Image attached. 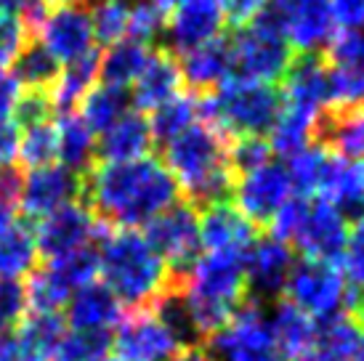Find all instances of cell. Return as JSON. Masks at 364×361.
Listing matches in <instances>:
<instances>
[{
    "label": "cell",
    "mask_w": 364,
    "mask_h": 361,
    "mask_svg": "<svg viewBox=\"0 0 364 361\" xmlns=\"http://www.w3.org/2000/svg\"><path fill=\"white\" fill-rule=\"evenodd\" d=\"M19 160L27 165V171L56 160V128L48 117L19 125Z\"/></svg>",
    "instance_id": "8d00e7d4"
},
{
    "label": "cell",
    "mask_w": 364,
    "mask_h": 361,
    "mask_svg": "<svg viewBox=\"0 0 364 361\" xmlns=\"http://www.w3.org/2000/svg\"><path fill=\"white\" fill-rule=\"evenodd\" d=\"M181 70L178 61L165 50H154L149 64L144 67L139 80L133 82V104L136 109L152 114L157 107L168 104L181 93Z\"/></svg>",
    "instance_id": "cb8c5ba5"
},
{
    "label": "cell",
    "mask_w": 364,
    "mask_h": 361,
    "mask_svg": "<svg viewBox=\"0 0 364 361\" xmlns=\"http://www.w3.org/2000/svg\"><path fill=\"white\" fill-rule=\"evenodd\" d=\"M93 361H120L117 356H109V353H104V356H99V359H93Z\"/></svg>",
    "instance_id": "6f0895ef"
},
{
    "label": "cell",
    "mask_w": 364,
    "mask_h": 361,
    "mask_svg": "<svg viewBox=\"0 0 364 361\" xmlns=\"http://www.w3.org/2000/svg\"><path fill=\"white\" fill-rule=\"evenodd\" d=\"M322 120L324 117H319V114L279 104L277 120L269 131V146L282 157H293L298 151H304L306 146H311L314 136L322 128Z\"/></svg>",
    "instance_id": "4316f807"
},
{
    "label": "cell",
    "mask_w": 364,
    "mask_h": 361,
    "mask_svg": "<svg viewBox=\"0 0 364 361\" xmlns=\"http://www.w3.org/2000/svg\"><path fill=\"white\" fill-rule=\"evenodd\" d=\"M77 107H80L77 117L99 136V133H104L109 128L112 122L120 120L122 114L128 112V96H125V90L112 88V85H104L102 82V85H93L82 96V101Z\"/></svg>",
    "instance_id": "836d02e7"
},
{
    "label": "cell",
    "mask_w": 364,
    "mask_h": 361,
    "mask_svg": "<svg viewBox=\"0 0 364 361\" xmlns=\"http://www.w3.org/2000/svg\"><path fill=\"white\" fill-rule=\"evenodd\" d=\"M56 128V160L70 171L80 173L96 154V133L77 117V112H59Z\"/></svg>",
    "instance_id": "83f0119b"
},
{
    "label": "cell",
    "mask_w": 364,
    "mask_h": 361,
    "mask_svg": "<svg viewBox=\"0 0 364 361\" xmlns=\"http://www.w3.org/2000/svg\"><path fill=\"white\" fill-rule=\"evenodd\" d=\"M284 88L279 93L282 104L295 107V109L311 112L324 117L333 107L330 101V67L316 56H304L290 64V70L284 72Z\"/></svg>",
    "instance_id": "ffe728a7"
},
{
    "label": "cell",
    "mask_w": 364,
    "mask_h": 361,
    "mask_svg": "<svg viewBox=\"0 0 364 361\" xmlns=\"http://www.w3.org/2000/svg\"><path fill=\"white\" fill-rule=\"evenodd\" d=\"M32 234H35L38 255H46L48 261H53L61 255L93 247V239L102 237V226L91 208L72 202V205H64L61 210L46 215L38 223V231Z\"/></svg>",
    "instance_id": "9a60e30c"
},
{
    "label": "cell",
    "mask_w": 364,
    "mask_h": 361,
    "mask_svg": "<svg viewBox=\"0 0 364 361\" xmlns=\"http://www.w3.org/2000/svg\"><path fill=\"white\" fill-rule=\"evenodd\" d=\"M229 56H232V77L263 82V85L282 80L284 72L293 64V48L266 14L250 27L240 30V35L229 43Z\"/></svg>",
    "instance_id": "8992f818"
},
{
    "label": "cell",
    "mask_w": 364,
    "mask_h": 361,
    "mask_svg": "<svg viewBox=\"0 0 364 361\" xmlns=\"http://www.w3.org/2000/svg\"><path fill=\"white\" fill-rule=\"evenodd\" d=\"M165 9L160 0H141L131 6V21H128V38L133 41L149 43L165 30Z\"/></svg>",
    "instance_id": "7bdbcfd3"
},
{
    "label": "cell",
    "mask_w": 364,
    "mask_h": 361,
    "mask_svg": "<svg viewBox=\"0 0 364 361\" xmlns=\"http://www.w3.org/2000/svg\"><path fill=\"white\" fill-rule=\"evenodd\" d=\"M80 176L64 165H43L32 168L27 176H21L19 183V210L30 218L43 221L46 215L61 210L64 205H72L80 194Z\"/></svg>",
    "instance_id": "2e32d148"
},
{
    "label": "cell",
    "mask_w": 364,
    "mask_h": 361,
    "mask_svg": "<svg viewBox=\"0 0 364 361\" xmlns=\"http://www.w3.org/2000/svg\"><path fill=\"white\" fill-rule=\"evenodd\" d=\"M152 53L154 48H149V43L125 38V41L109 45L107 53L99 59V77L104 85H112V88H131L133 82L139 80L144 67L149 64Z\"/></svg>",
    "instance_id": "484cf974"
},
{
    "label": "cell",
    "mask_w": 364,
    "mask_h": 361,
    "mask_svg": "<svg viewBox=\"0 0 364 361\" xmlns=\"http://www.w3.org/2000/svg\"><path fill=\"white\" fill-rule=\"evenodd\" d=\"M178 191L194 205H215L232 194L237 173L232 168L229 146L215 128L194 122L181 136L165 141V162Z\"/></svg>",
    "instance_id": "3957f363"
},
{
    "label": "cell",
    "mask_w": 364,
    "mask_h": 361,
    "mask_svg": "<svg viewBox=\"0 0 364 361\" xmlns=\"http://www.w3.org/2000/svg\"><path fill=\"white\" fill-rule=\"evenodd\" d=\"M160 3H162V9H165V11H171V9H176V6L186 3V0H160Z\"/></svg>",
    "instance_id": "9f6ffc18"
},
{
    "label": "cell",
    "mask_w": 364,
    "mask_h": 361,
    "mask_svg": "<svg viewBox=\"0 0 364 361\" xmlns=\"http://www.w3.org/2000/svg\"><path fill=\"white\" fill-rule=\"evenodd\" d=\"M223 16L215 0H186L171 9L165 21V35L176 53H186L215 41L221 35Z\"/></svg>",
    "instance_id": "d6986e66"
},
{
    "label": "cell",
    "mask_w": 364,
    "mask_h": 361,
    "mask_svg": "<svg viewBox=\"0 0 364 361\" xmlns=\"http://www.w3.org/2000/svg\"><path fill=\"white\" fill-rule=\"evenodd\" d=\"M287 303L298 311L311 316L314 321H324L341 316L346 306H354V295L348 281L341 274L338 263L327 261H295L287 284H284Z\"/></svg>",
    "instance_id": "52a82bcc"
},
{
    "label": "cell",
    "mask_w": 364,
    "mask_h": 361,
    "mask_svg": "<svg viewBox=\"0 0 364 361\" xmlns=\"http://www.w3.org/2000/svg\"><path fill=\"white\" fill-rule=\"evenodd\" d=\"M200 117V101L194 96L178 93L176 99H171L168 104H162L152 112L149 125H152L154 139L171 141L176 136H181L183 131H189Z\"/></svg>",
    "instance_id": "d590c367"
},
{
    "label": "cell",
    "mask_w": 364,
    "mask_h": 361,
    "mask_svg": "<svg viewBox=\"0 0 364 361\" xmlns=\"http://www.w3.org/2000/svg\"><path fill=\"white\" fill-rule=\"evenodd\" d=\"M67 308V324L77 332H104L109 335L112 327L122 321V306L104 284H88L70 298Z\"/></svg>",
    "instance_id": "7402d4cb"
},
{
    "label": "cell",
    "mask_w": 364,
    "mask_h": 361,
    "mask_svg": "<svg viewBox=\"0 0 364 361\" xmlns=\"http://www.w3.org/2000/svg\"><path fill=\"white\" fill-rule=\"evenodd\" d=\"M181 80H186L194 90H213L232 77V56L229 43L215 38L200 48L181 53Z\"/></svg>",
    "instance_id": "d4e9b609"
},
{
    "label": "cell",
    "mask_w": 364,
    "mask_h": 361,
    "mask_svg": "<svg viewBox=\"0 0 364 361\" xmlns=\"http://www.w3.org/2000/svg\"><path fill=\"white\" fill-rule=\"evenodd\" d=\"M88 14H91L93 38L104 43L107 48L128 38L131 6L125 0H96Z\"/></svg>",
    "instance_id": "74e56055"
},
{
    "label": "cell",
    "mask_w": 364,
    "mask_h": 361,
    "mask_svg": "<svg viewBox=\"0 0 364 361\" xmlns=\"http://www.w3.org/2000/svg\"><path fill=\"white\" fill-rule=\"evenodd\" d=\"M346 239H348V215L333 208L330 202L306 200L290 244L298 247L309 261L338 263Z\"/></svg>",
    "instance_id": "7c38bea8"
},
{
    "label": "cell",
    "mask_w": 364,
    "mask_h": 361,
    "mask_svg": "<svg viewBox=\"0 0 364 361\" xmlns=\"http://www.w3.org/2000/svg\"><path fill=\"white\" fill-rule=\"evenodd\" d=\"M168 269L186 271L200 255V215L192 205H173L146 223L144 234Z\"/></svg>",
    "instance_id": "5bb4252c"
},
{
    "label": "cell",
    "mask_w": 364,
    "mask_h": 361,
    "mask_svg": "<svg viewBox=\"0 0 364 361\" xmlns=\"http://www.w3.org/2000/svg\"><path fill=\"white\" fill-rule=\"evenodd\" d=\"M48 3H70V0H48Z\"/></svg>",
    "instance_id": "94428289"
},
{
    "label": "cell",
    "mask_w": 364,
    "mask_h": 361,
    "mask_svg": "<svg viewBox=\"0 0 364 361\" xmlns=\"http://www.w3.org/2000/svg\"><path fill=\"white\" fill-rule=\"evenodd\" d=\"M364 343V330L351 316H333L316 321L311 343L298 361H354L359 345Z\"/></svg>",
    "instance_id": "603a6c76"
},
{
    "label": "cell",
    "mask_w": 364,
    "mask_h": 361,
    "mask_svg": "<svg viewBox=\"0 0 364 361\" xmlns=\"http://www.w3.org/2000/svg\"><path fill=\"white\" fill-rule=\"evenodd\" d=\"M181 348L186 343L154 308H139L117 324L114 356L120 361H171Z\"/></svg>",
    "instance_id": "8fae6325"
},
{
    "label": "cell",
    "mask_w": 364,
    "mask_h": 361,
    "mask_svg": "<svg viewBox=\"0 0 364 361\" xmlns=\"http://www.w3.org/2000/svg\"><path fill=\"white\" fill-rule=\"evenodd\" d=\"M19 160V122H0V171H9Z\"/></svg>",
    "instance_id": "f5cc1de1"
},
{
    "label": "cell",
    "mask_w": 364,
    "mask_h": 361,
    "mask_svg": "<svg viewBox=\"0 0 364 361\" xmlns=\"http://www.w3.org/2000/svg\"><path fill=\"white\" fill-rule=\"evenodd\" d=\"M330 101H333V109L364 107V67L330 70Z\"/></svg>",
    "instance_id": "b9f144b4"
},
{
    "label": "cell",
    "mask_w": 364,
    "mask_h": 361,
    "mask_svg": "<svg viewBox=\"0 0 364 361\" xmlns=\"http://www.w3.org/2000/svg\"><path fill=\"white\" fill-rule=\"evenodd\" d=\"M154 133L141 112H125L96 139V151L104 162H131L149 154Z\"/></svg>",
    "instance_id": "44dd1931"
},
{
    "label": "cell",
    "mask_w": 364,
    "mask_h": 361,
    "mask_svg": "<svg viewBox=\"0 0 364 361\" xmlns=\"http://www.w3.org/2000/svg\"><path fill=\"white\" fill-rule=\"evenodd\" d=\"M327 149L348 162H364V107L333 109L324 114L322 128Z\"/></svg>",
    "instance_id": "f1b7e54d"
},
{
    "label": "cell",
    "mask_w": 364,
    "mask_h": 361,
    "mask_svg": "<svg viewBox=\"0 0 364 361\" xmlns=\"http://www.w3.org/2000/svg\"><path fill=\"white\" fill-rule=\"evenodd\" d=\"M330 14L343 32L364 30V0H330Z\"/></svg>",
    "instance_id": "f907efd6"
},
{
    "label": "cell",
    "mask_w": 364,
    "mask_h": 361,
    "mask_svg": "<svg viewBox=\"0 0 364 361\" xmlns=\"http://www.w3.org/2000/svg\"><path fill=\"white\" fill-rule=\"evenodd\" d=\"M335 67H364V30L341 32L330 43Z\"/></svg>",
    "instance_id": "c3c4849f"
},
{
    "label": "cell",
    "mask_w": 364,
    "mask_h": 361,
    "mask_svg": "<svg viewBox=\"0 0 364 361\" xmlns=\"http://www.w3.org/2000/svg\"><path fill=\"white\" fill-rule=\"evenodd\" d=\"M215 3L221 9L223 21H229L232 27H240V30L261 19L269 6V0H215Z\"/></svg>",
    "instance_id": "7dc6e473"
},
{
    "label": "cell",
    "mask_w": 364,
    "mask_h": 361,
    "mask_svg": "<svg viewBox=\"0 0 364 361\" xmlns=\"http://www.w3.org/2000/svg\"><path fill=\"white\" fill-rule=\"evenodd\" d=\"M48 9H51L48 0H0V11L3 14L16 16L24 27H32V30H38V24L46 19Z\"/></svg>",
    "instance_id": "681fc988"
},
{
    "label": "cell",
    "mask_w": 364,
    "mask_h": 361,
    "mask_svg": "<svg viewBox=\"0 0 364 361\" xmlns=\"http://www.w3.org/2000/svg\"><path fill=\"white\" fill-rule=\"evenodd\" d=\"M41 32V45L56 64H75L93 53V24L91 14L80 0L70 3H56L48 9L46 19L38 24Z\"/></svg>",
    "instance_id": "30bf717a"
},
{
    "label": "cell",
    "mask_w": 364,
    "mask_h": 361,
    "mask_svg": "<svg viewBox=\"0 0 364 361\" xmlns=\"http://www.w3.org/2000/svg\"><path fill=\"white\" fill-rule=\"evenodd\" d=\"M16 80L21 82L24 90H46L51 88L56 75H59V64L41 48V45H27L19 53V59L14 64L11 72Z\"/></svg>",
    "instance_id": "f35d334b"
},
{
    "label": "cell",
    "mask_w": 364,
    "mask_h": 361,
    "mask_svg": "<svg viewBox=\"0 0 364 361\" xmlns=\"http://www.w3.org/2000/svg\"><path fill=\"white\" fill-rule=\"evenodd\" d=\"M354 361H364V343H362V345H359V351H356Z\"/></svg>",
    "instance_id": "680465c9"
},
{
    "label": "cell",
    "mask_w": 364,
    "mask_h": 361,
    "mask_svg": "<svg viewBox=\"0 0 364 361\" xmlns=\"http://www.w3.org/2000/svg\"><path fill=\"white\" fill-rule=\"evenodd\" d=\"M67 332V324L59 313H32L27 311L24 319L16 324V340L30 361H53L59 340Z\"/></svg>",
    "instance_id": "f546056e"
},
{
    "label": "cell",
    "mask_w": 364,
    "mask_h": 361,
    "mask_svg": "<svg viewBox=\"0 0 364 361\" xmlns=\"http://www.w3.org/2000/svg\"><path fill=\"white\" fill-rule=\"evenodd\" d=\"M88 200L93 215L120 229H136L173 208L178 202V186L154 157L102 162L88 178Z\"/></svg>",
    "instance_id": "6da1fadb"
},
{
    "label": "cell",
    "mask_w": 364,
    "mask_h": 361,
    "mask_svg": "<svg viewBox=\"0 0 364 361\" xmlns=\"http://www.w3.org/2000/svg\"><path fill=\"white\" fill-rule=\"evenodd\" d=\"M99 276L104 287L128 308H152L173 290V274L149 239L136 229H114L102 234Z\"/></svg>",
    "instance_id": "7a4b0ae2"
},
{
    "label": "cell",
    "mask_w": 364,
    "mask_h": 361,
    "mask_svg": "<svg viewBox=\"0 0 364 361\" xmlns=\"http://www.w3.org/2000/svg\"><path fill=\"white\" fill-rule=\"evenodd\" d=\"M253 244L255 226L237 208L226 202H215L205 208V215L200 218V250L245 261Z\"/></svg>",
    "instance_id": "e0dca14e"
},
{
    "label": "cell",
    "mask_w": 364,
    "mask_h": 361,
    "mask_svg": "<svg viewBox=\"0 0 364 361\" xmlns=\"http://www.w3.org/2000/svg\"><path fill=\"white\" fill-rule=\"evenodd\" d=\"M229 157H232L234 173H245L272 160V146L266 139H237L229 149Z\"/></svg>",
    "instance_id": "f6af8a7d"
},
{
    "label": "cell",
    "mask_w": 364,
    "mask_h": 361,
    "mask_svg": "<svg viewBox=\"0 0 364 361\" xmlns=\"http://www.w3.org/2000/svg\"><path fill=\"white\" fill-rule=\"evenodd\" d=\"M24 48H27V27L16 16L0 11V75L14 70Z\"/></svg>",
    "instance_id": "ee69618b"
},
{
    "label": "cell",
    "mask_w": 364,
    "mask_h": 361,
    "mask_svg": "<svg viewBox=\"0 0 364 361\" xmlns=\"http://www.w3.org/2000/svg\"><path fill=\"white\" fill-rule=\"evenodd\" d=\"M279 104L282 99L274 85L229 77L200 99V117L221 136H234V141L263 139V133L272 131Z\"/></svg>",
    "instance_id": "5b68a950"
},
{
    "label": "cell",
    "mask_w": 364,
    "mask_h": 361,
    "mask_svg": "<svg viewBox=\"0 0 364 361\" xmlns=\"http://www.w3.org/2000/svg\"><path fill=\"white\" fill-rule=\"evenodd\" d=\"M338 269L348 281V290L354 295V303L364 301V221L354 226V231H348L346 247L338 258Z\"/></svg>",
    "instance_id": "ab89813d"
},
{
    "label": "cell",
    "mask_w": 364,
    "mask_h": 361,
    "mask_svg": "<svg viewBox=\"0 0 364 361\" xmlns=\"http://www.w3.org/2000/svg\"><path fill=\"white\" fill-rule=\"evenodd\" d=\"M24 96L21 82L14 75H0V122L16 120V109H19V101Z\"/></svg>",
    "instance_id": "816d5d0a"
},
{
    "label": "cell",
    "mask_w": 364,
    "mask_h": 361,
    "mask_svg": "<svg viewBox=\"0 0 364 361\" xmlns=\"http://www.w3.org/2000/svg\"><path fill=\"white\" fill-rule=\"evenodd\" d=\"M213 361H287L274 343L269 313L258 303H247L208 340Z\"/></svg>",
    "instance_id": "ba28073f"
},
{
    "label": "cell",
    "mask_w": 364,
    "mask_h": 361,
    "mask_svg": "<svg viewBox=\"0 0 364 361\" xmlns=\"http://www.w3.org/2000/svg\"><path fill=\"white\" fill-rule=\"evenodd\" d=\"M96 77H99V53L96 50L75 64H67L51 85V96H48L51 107H56L59 112H72L82 101V96L93 88Z\"/></svg>",
    "instance_id": "d6a6232c"
},
{
    "label": "cell",
    "mask_w": 364,
    "mask_h": 361,
    "mask_svg": "<svg viewBox=\"0 0 364 361\" xmlns=\"http://www.w3.org/2000/svg\"><path fill=\"white\" fill-rule=\"evenodd\" d=\"M109 348V335L104 332H77L67 330L59 340L53 361H93Z\"/></svg>",
    "instance_id": "60d3db41"
},
{
    "label": "cell",
    "mask_w": 364,
    "mask_h": 361,
    "mask_svg": "<svg viewBox=\"0 0 364 361\" xmlns=\"http://www.w3.org/2000/svg\"><path fill=\"white\" fill-rule=\"evenodd\" d=\"M266 16L282 32L290 48L311 56L335 38L330 0H269Z\"/></svg>",
    "instance_id": "9c48e42d"
},
{
    "label": "cell",
    "mask_w": 364,
    "mask_h": 361,
    "mask_svg": "<svg viewBox=\"0 0 364 361\" xmlns=\"http://www.w3.org/2000/svg\"><path fill=\"white\" fill-rule=\"evenodd\" d=\"M136 3H141V0H136Z\"/></svg>",
    "instance_id": "6125c7cd"
},
{
    "label": "cell",
    "mask_w": 364,
    "mask_h": 361,
    "mask_svg": "<svg viewBox=\"0 0 364 361\" xmlns=\"http://www.w3.org/2000/svg\"><path fill=\"white\" fill-rule=\"evenodd\" d=\"M46 271L70 295H75L77 290L96 281V276H99V255H96L93 247H85V250L70 252V255H61V258L48 261Z\"/></svg>",
    "instance_id": "e575fe53"
},
{
    "label": "cell",
    "mask_w": 364,
    "mask_h": 361,
    "mask_svg": "<svg viewBox=\"0 0 364 361\" xmlns=\"http://www.w3.org/2000/svg\"><path fill=\"white\" fill-rule=\"evenodd\" d=\"M269 324H272L274 343H277L279 353L290 361H298L304 356V351L309 348V343H311L314 330H316V321L311 316H306L304 311H298L287 301L274 306Z\"/></svg>",
    "instance_id": "4dcf8cb0"
},
{
    "label": "cell",
    "mask_w": 364,
    "mask_h": 361,
    "mask_svg": "<svg viewBox=\"0 0 364 361\" xmlns=\"http://www.w3.org/2000/svg\"><path fill=\"white\" fill-rule=\"evenodd\" d=\"M362 202H364V165H362Z\"/></svg>",
    "instance_id": "91938a15"
},
{
    "label": "cell",
    "mask_w": 364,
    "mask_h": 361,
    "mask_svg": "<svg viewBox=\"0 0 364 361\" xmlns=\"http://www.w3.org/2000/svg\"><path fill=\"white\" fill-rule=\"evenodd\" d=\"M176 295L197 335H213L242 308L247 279L245 261L203 252L189 269L178 274Z\"/></svg>",
    "instance_id": "277c9868"
},
{
    "label": "cell",
    "mask_w": 364,
    "mask_h": 361,
    "mask_svg": "<svg viewBox=\"0 0 364 361\" xmlns=\"http://www.w3.org/2000/svg\"><path fill=\"white\" fill-rule=\"evenodd\" d=\"M0 361H30L14 332H0Z\"/></svg>",
    "instance_id": "db71d44e"
},
{
    "label": "cell",
    "mask_w": 364,
    "mask_h": 361,
    "mask_svg": "<svg viewBox=\"0 0 364 361\" xmlns=\"http://www.w3.org/2000/svg\"><path fill=\"white\" fill-rule=\"evenodd\" d=\"M295 266L293 250L290 244L282 239H255L250 247L247 258H245V279H247V290L255 292L263 301H272L277 295L284 292L287 276Z\"/></svg>",
    "instance_id": "ac0fdd59"
},
{
    "label": "cell",
    "mask_w": 364,
    "mask_h": 361,
    "mask_svg": "<svg viewBox=\"0 0 364 361\" xmlns=\"http://www.w3.org/2000/svg\"><path fill=\"white\" fill-rule=\"evenodd\" d=\"M27 313L24 287L19 281H0V332H11Z\"/></svg>",
    "instance_id": "bcb514c9"
},
{
    "label": "cell",
    "mask_w": 364,
    "mask_h": 361,
    "mask_svg": "<svg viewBox=\"0 0 364 361\" xmlns=\"http://www.w3.org/2000/svg\"><path fill=\"white\" fill-rule=\"evenodd\" d=\"M232 191L237 200V210L250 223H269L284 202L295 194L287 168L272 160L253 171L240 173V178H234Z\"/></svg>",
    "instance_id": "4fadbf2b"
},
{
    "label": "cell",
    "mask_w": 364,
    "mask_h": 361,
    "mask_svg": "<svg viewBox=\"0 0 364 361\" xmlns=\"http://www.w3.org/2000/svg\"><path fill=\"white\" fill-rule=\"evenodd\" d=\"M171 361H213V359L208 356V351H205V348H194V345H186V348H181V351L176 353Z\"/></svg>",
    "instance_id": "11a10c76"
},
{
    "label": "cell",
    "mask_w": 364,
    "mask_h": 361,
    "mask_svg": "<svg viewBox=\"0 0 364 361\" xmlns=\"http://www.w3.org/2000/svg\"><path fill=\"white\" fill-rule=\"evenodd\" d=\"M38 244L24 223H16L0 234V281H21L35 271Z\"/></svg>",
    "instance_id": "1f68e13d"
}]
</instances>
